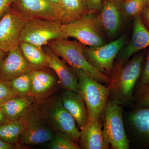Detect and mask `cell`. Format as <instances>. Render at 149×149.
Listing matches in <instances>:
<instances>
[{
  "mask_svg": "<svg viewBox=\"0 0 149 149\" xmlns=\"http://www.w3.org/2000/svg\"><path fill=\"white\" fill-rule=\"evenodd\" d=\"M144 58L134 56L121 66L116 67L108 88L111 100L120 105H128L134 102L133 92L142 71Z\"/></svg>",
  "mask_w": 149,
  "mask_h": 149,
  "instance_id": "obj_1",
  "label": "cell"
},
{
  "mask_svg": "<svg viewBox=\"0 0 149 149\" xmlns=\"http://www.w3.org/2000/svg\"><path fill=\"white\" fill-rule=\"evenodd\" d=\"M47 45L73 69L85 71L102 84H109L111 82L110 77L100 71L87 59L83 53L85 45L81 43L60 39L51 41Z\"/></svg>",
  "mask_w": 149,
  "mask_h": 149,
  "instance_id": "obj_2",
  "label": "cell"
},
{
  "mask_svg": "<svg viewBox=\"0 0 149 149\" xmlns=\"http://www.w3.org/2000/svg\"><path fill=\"white\" fill-rule=\"evenodd\" d=\"M19 119L23 125L17 143L19 148L49 143L53 139L54 133L47 124L37 104L32 103Z\"/></svg>",
  "mask_w": 149,
  "mask_h": 149,
  "instance_id": "obj_3",
  "label": "cell"
},
{
  "mask_svg": "<svg viewBox=\"0 0 149 149\" xmlns=\"http://www.w3.org/2000/svg\"><path fill=\"white\" fill-rule=\"evenodd\" d=\"M72 69L77 74L78 93L85 102L89 119L102 120L109 97L108 88L94 80L85 71Z\"/></svg>",
  "mask_w": 149,
  "mask_h": 149,
  "instance_id": "obj_4",
  "label": "cell"
},
{
  "mask_svg": "<svg viewBox=\"0 0 149 149\" xmlns=\"http://www.w3.org/2000/svg\"><path fill=\"white\" fill-rule=\"evenodd\" d=\"M38 105L46 123L54 132L65 134L75 143L79 142L80 131L74 118L63 105L60 97L48 98Z\"/></svg>",
  "mask_w": 149,
  "mask_h": 149,
  "instance_id": "obj_5",
  "label": "cell"
},
{
  "mask_svg": "<svg viewBox=\"0 0 149 149\" xmlns=\"http://www.w3.org/2000/svg\"><path fill=\"white\" fill-rule=\"evenodd\" d=\"M103 119L102 133L107 145L113 149H129L130 141L124 128L121 106L108 100Z\"/></svg>",
  "mask_w": 149,
  "mask_h": 149,
  "instance_id": "obj_6",
  "label": "cell"
},
{
  "mask_svg": "<svg viewBox=\"0 0 149 149\" xmlns=\"http://www.w3.org/2000/svg\"><path fill=\"white\" fill-rule=\"evenodd\" d=\"M59 20L29 19L22 31L19 43L25 42L43 47L52 40L66 39L61 29Z\"/></svg>",
  "mask_w": 149,
  "mask_h": 149,
  "instance_id": "obj_7",
  "label": "cell"
},
{
  "mask_svg": "<svg viewBox=\"0 0 149 149\" xmlns=\"http://www.w3.org/2000/svg\"><path fill=\"white\" fill-rule=\"evenodd\" d=\"M101 27L97 17L90 14L61 25V30L67 38H75L79 42L90 47L104 45Z\"/></svg>",
  "mask_w": 149,
  "mask_h": 149,
  "instance_id": "obj_8",
  "label": "cell"
},
{
  "mask_svg": "<svg viewBox=\"0 0 149 149\" xmlns=\"http://www.w3.org/2000/svg\"><path fill=\"white\" fill-rule=\"evenodd\" d=\"M29 19L10 7L0 19V49L7 53L19 44V38Z\"/></svg>",
  "mask_w": 149,
  "mask_h": 149,
  "instance_id": "obj_9",
  "label": "cell"
},
{
  "mask_svg": "<svg viewBox=\"0 0 149 149\" xmlns=\"http://www.w3.org/2000/svg\"><path fill=\"white\" fill-rule=\"evenodd\" d=\"M125 42V38L122 36L109 44L99 47H88L85 45L83 53L93 66L104 74H110L113 71L115 59Z\"/></svg>",
  "mask_w": 149,
  "mask_h": 149,
  "instance_id": "obj_10",
  "label": "cell"
},
{
  "mask_svg": "<svg viewBox=\"0 0 149 149\" xmlns=\"http://www.w3.org/2000/svg\"><path fill=\"white\" fill-rule=\"evenodd\" d=\"M11 7L27 19L59 20L58 5L48 0H13Z\"/></svg>",
  "mask_w": 149,
  "mask_h": 149,
  "instance_id": "obj_11",
  "label": "cell"
},
{
  "mask_svg": "<svg viewBox=\"0 0 149 149\" xmlns=\"http://www.w3.org/2000/svg\"><path fill=\"white\" fill-rule=\"evenodd\" d=\"M32 88L29 97L33 103L40 105L54 92L57 87L56 76L47 69L34 70L31 72Z\"/></svg>",
  "mask_w": 149,
  "mask_h": 149,
  "instance_id": "obj_12",
  "label": "cell"
},
{
  "mask_svg": "<svg viewBox=\"0 0 149 149\" xmlns=\"http://www.w3.org/2000/svg\"><path fill=\"white\" fill-rule=\"evenodd\" d=\"M132 37L128 45L118 54L116 67L122 66L134 54L149 47V30L141 15L135 17Z\"/></svg>",
  "mask_w": 149,
  "mask_h": 149,
  "instance_id": "obj_13",
  "label": "cell"
},
{
  "mask_svg": "<svg viewBox=\"0 0 149 149\" xmlns=\"http://www.w3.org/2000/svg\"><path fill=\"white\" fill-rule=\"evenodd\" d=\"M43 47L47 55L49 68L56 74L63 88L65 90L78 93V78L73 69L68 66L66 63L47 45Z\"/></svg>",
  "mask_w": 149,
  "mask_h": 149,
  "instance_id": "obj_14",
  "label": "cell"
},
{
  "mask_svg": "<svg viewBox=\"0 0 149 149\" xmlns=\"http://www.w3.org/2000/svg\"><path fill=\"white\" fill-rule=\"evenodd\" d=\"M127 119L136 145L149 149V108L136 107L129 113Z\"/></svg>",
  "mask_w": 149,
  "mask_h": 149,
  "instance_id": "obj_15",
  "label": "cell"
},
{
  "mask_svg": "<svg viewBox=\"0 0 149 149\" xmlns=\"http://www.w3.org/2000/svg\"><path fill=\"white\" fill-rule=\"evenodd\" d=\"M7 53L0 63V79L7 82L32 70L19 46Z\"/></svg>",
  "mask_w": 149,
  "mask_h": 149,
  "instance_id": "obj_16",
  "label": "cell"
},
{
  "mask_svg": "<svg viewBox=\"0 0 149 149\" xmlns=\"http://www.w3.org/2000/svg\"><path fill=\"white\" fill-rule=\"evenodd\" d=\"M102 27L109 36L117 33L121 22V11L118 0H104L100 12L97 17Z\"/></svg>",
  "mask_w": 149,
  "mask_h": 149,
  "instance_id": "obj_17",
  "label": "cell"
},
{
  "mask_svg": "<svg viewBox=\"0 0 149 149\" xmlns=\"http://www.w3.org/2000/svg\"><path fill=\"white\" fill-rule=\"evenodd\" d=\"M60 98L63 106L81 129L89 120L88 109L82 97L79 93L65 90Z\"/></svg>",
  "mask_w": 149,
  "mask_h": 149,
  "instance_id": "obj_18",
  "label": "cell"
},
{
  "mask_svg": "<svg viewBox=\"0 0 149 149\" xmlns=\"http://www.w3.org/2000/svg\"><path fill=\"white\" fill-rule=\"evenodd\" d=\"M102 120H91L80 130V148L83 149L109 148L104 140Z\"/></svg>",
  "mask_w": 149,
  "mask_h": 149,
  "instance_id": "obj_19",
  "label": "cell"
},
{
  "mask_svg": "<svg viewBox=\"0 0 149 149\" xmlns=\"http://www.w3.org/2000/svg\"><path fill=\"white\" fill-rule=\"evenodd\" d=\"M58 6L62 24H67L90 14L83 0H59Z\"/></svg>",
  "mask_w": 149,
  "mask_h": 149,
  "instance_id": "obj_20",
  "label": "cell"
},
{
  "mask_svg": "<svg viewBox=\"0 0 149 149\" xmlns=\"http://www.w3.org/2000/svg\"><path fill=\"white\" fill-rule=\"evenodd\" d=\"M19 46L24 58L32 70L47 69L49 68L47 55L43 47L25 42H20Z\"/></svg>",
  "mask_w": 149,
  "mask_h": 149,
  "instance_id": "obj_21",
  "label": "cell"
},
{
  "mask_svg": "<svg viewBox=\"0 0 149 149\" xmlns=\"http://www.w3.org/2000/svg\"><path fill=\"white\" fill-rule=\"evenodd\" d=\"M33 103L29 96H17L0 105V109L9 121L18 120L25 111Z\"/></svg>",
  "mask_w": 149,
  "mask_h": 149,
  "instance_id": "obj_22",
  "label": "cell"
},
{
  "mask_svg": "<svg viewBox=\"0 0 149 149\" xmlns=\"http://www.w3.org/2000/svg\"><path fill=\"white\" fill-rule=\"evenodd\" d=\"M23 129V124L19 119L8 121L0 125V139L17 145Z\"/></svg>",
  "mask_w": 149,
  "mask_h": 149,
  "instance_id": "obj_23",
  "label": "cell"
},
{
  "mask_svg": "<svg viewBox=\"0 0 149 149\" xmlns=\"http://www.w3.org/2000/svg\"><path fill=\"white\" fill-rule=\"evenodd\" d=\"M30 72L21 74L7 82L17 95L29 96L32 88Z\"/></svg>",
  "mask_w": 149,
  "mask_h": 149,
  "instance_id": "obj_24",
  "label": "cell"
},
{
  "mask_svg": "<svg viewBox=\"0 0 149 149\" xmlns=\"http://www.w3.org/2000/svg\"><path fill=\"white\" fill-rule=\"evenodd\" d=\"M53 139L49 142L48 147L50 149H80L76 143L68 136L59 132H54Z\"/></svg>",
  "mask_w": 149,
  "mask_h": 149,
  "instance_id": "obj_25",
  "label": "cell"
},
{
  "mask_svg": "<svg viewBox=\"0 0 149 149\" xmlns=\"http://www.w3.org/2000/svg\"><path fill=\"white\" fill-rule=\"evenodd\" d=\"M146 7L144 0H128L123 2V10L127 16L136 17L141 15Z\"/></svg>",
  "mask_w": 149,
  "mask_h": 149,
  "instance_id": "obj_26",
  "label": "cell"
},
{
  "mask_svg": "<svg viewBox=\"0 0 149 149\" xmlns=\"http://www.w3.org/2000/svg\"><path fill=\"white\" fill-rule=\"evenodd\" d=\"M136 107L149 108V85L139 84L134 97Z\"/></svg>",
  "mask_w": 149,
  "mask_h": 149,
  "instance_id": "obj_27",
  "label": "cell"
},
{
  "mask_svg": "<svg viewBox=\"0 0 149 149\" xmlns=\"http://www.w3.org/2000/svg\"><path fill=\"white\" fill-rule=\"evenodd\" d=\"M16 96L7 82L0 79V105Z\"/></svg>",
  "mask_w": 149,
  "mask_h": 149,
  "instance_id": "obj_28",
  "label": "cell"
},
{
  "mask_svg": "<svg viewBox=\"0 0 149 149\" xmlns=\"http://www.w3.org/2000/svg\"><path fill=\"white\" fill-rule=\"evenodd\" d=\"M90 14L98 13L101 10L102 0H83Z\"/></svg>",
  "mask_w": 149,
  "mask_h": 149,
  "instance_id": "obj_29",
  "label": "cell"
},
{
  "mask_svg": "<svg viewBox=\"0 0 149 149\" xmlns=\"http://www.w3.org/2000/svg\"><path fill=\"white\" fill-rule=\"evenodd\" d=\"M140 78V84L149 85V52L146 59L143 68L142 69Z\"/></svg>",
  "mask_w": 149,
  "mask_h": 149,
  "instance_id": "obj_30",
  "label": "cell"
},
{
  "mask_svg": "<svg viewBox=\"0 0 149 149\" xmlns=\"http://www.w3.org/2000/svg\"><path fill=\"white\" fill-rule=\"evenodd\" d=\"M13 0H0V19L10 7Z\"/></svg>",
  "mask_w": 149,
  "mask_h": 149,
  "instance_id": "obj_31",
  "label": "cell"
},
{
  "mask_svg": "<svg viewBox=\"0 0 149 149\" xmlns=\"http://www.w3.org/2000/svg\"><path fill=\"white\" fill-rule=\"evenodd\" d=\"M141 16L144 24L149 30V8L146 7L141 14Z\"/></svg>",
  "mask_w": 149,
  "mask_h": 149,
  "instance_id": "obj_32",
  "label": "cell"
},
{
  "mask_svg": "<svg viewBox=\"0 0 149 149\" xmlns=\"http://www.w3.org/2000/svg\"><path fill=\"white\" fill-rule=\"evenodd\" d=\"M19 147L16 144L11 143L0 139V149H14Z\"/></svg>",
  "mask_w": 149,
  "mask_h": 149,
  "instance_id": "obj_33",
  "label": "cell"
},
{
  "mask_svg": "<svg viewBox=\"0 0 149 149\" xmlns=\"http://www.w3.org/2000/svg\"><path fill=\"white\" fill-rule=\"evenodd\" d=\"M9 120L0 109V125L8 122Z\"/></svg>",
  "mask_w": 149,
  "mask_h": 149,
  "instance_id": "obj_34",
  "label": "cell"
},
{
  "mask_svg": "<svg viewBox=\"0 0 149 149\" xmlns=\"http://www.w3.org/2000/svg\"><path fill=\"white\" fill-rule=\"evenodd\" d=\"M6 53L0 49V63L5 56Z\"/></svg>",
  "mask_w": 149,
  "mask_h": 149,
  "instance_id": "obj_35",
  "label": "cell"
},
{
  "mask_svg": "<svg viewBox=\"0 0 149 149\" xmlns=\"http://www.w3.org/2000/svg\"><path fill=\"white\" fill-rule=\"evenodd\" d=\"M48 1H49L53 3H54L58 5L59 1V0H48Z\"/></svg>",
  "mask_w": 149,
  "mask_h": 149,
  "instance_id": "obj_36",
  "label": "cell"
},
{
  "mask_svg": "<svg viewBox=\"0 0 149 149\" xmlns=\"http://www.w3.org/2000/svg\"><path fill=\"white\" fill-rule=\"evenodd\" d=\"M146 3V7L149 8V0H144Z\"/></svg>",
  "mask_w": 149,
  "mask_h": 149,
  "instance_id": "obj_37",
  "label": "cell"
},
{
  "mask_svg": "<svg viewBox=\"0 0 149 149\" xmlns=\"http://www.w3.org/2000/svg\"><path fill=\"white\" fill-rule=\"evenodd\" d=\"M123 2L126 1H128V0H122Z\"/></svg>",
  "mask_w": 149,
  "mask_h": 149,
  "instance_id": "obj_38",
  "label": "cell"
}]
</instances>
